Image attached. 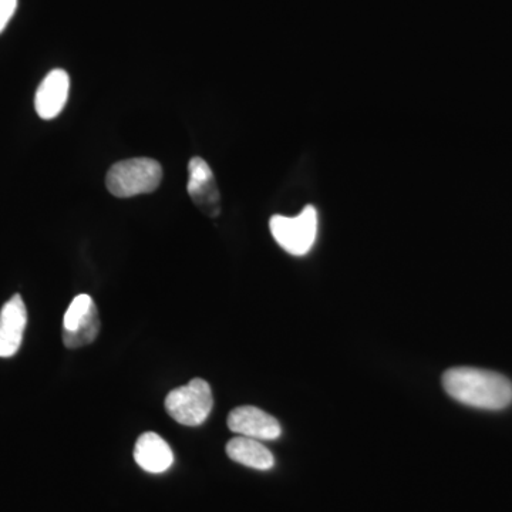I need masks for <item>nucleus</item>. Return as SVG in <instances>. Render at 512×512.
Wrapping results in <instances>:
<instances>
[{"label":"nucleus","mask_w":512,"mask_h":512,"mask_svg":"<svg viewBox=\"0 0 512 512\" xmlns=\"http://www.w3.org/2000/svg\"><path fill=\"white\" fill-rule=\"evenodd\" d=\"M443 387L456 402L481 410H503L512 403L507 377L476 367H453L443 375Z\"/></svg>","instance_id":"1"},{"label":"nucleus","mask_w":512,"mask_h":512,"mask_svg":"<svg viewBox=\"0 0 512 512\" xmlns=\"http://www.w3.org/2000/svg\"><path fill=\"white\" fill-rule=\"evenodd\" d=\"M163 167L148 157L119 161L110 168L106 177L107 190L117 198H131L151 194L160 187Z\"/></svg>","instance_id":"2"},{"label":"nucleus","mask_w":512,"mask_h":512,"mask_svg":"<svg viewBox=\"0 0 512 512\" xmlns=\"http://www.w3.org/2000/svg\"><path fill=\"white\" fill-rule=\"evenodd\" d=\"M214 407V396L210 384L204 379H192L190 383L177 387L165 397V410L171 419L187 427L205 423Z\"/></svg>","instance_id":"3"},{"label":"nucleus","mask_w":512,"mask_h":512,"mask_svg":"<svg viewBox=\"0 0 512 512\" xmlns=\"http://www.w3.org/2000/svg\"><path fill=\"white\" fill-rule=\"evenodd\" d=\"M276 244L293 256L309 254L318 237V211L312 205L296 217L274 215L269 221Z\"/></svg>","instance_id":"4"},{"label":"nucleus","mask_w":512,"mask_h":512,"mask_svg":"<svg viewBox=\"0 0 512 512\" xmlns=\"http://www.w3.org/2000/svg\"><path fill=\"white\" fill-rule=\"evenodd\" d=\"M101 328L99 311L92 296L82 293L70 303L63 318V343L67 349L92 345Z\"/></svg>","instance_id":"5"},{"label":"nucleus","mask_w":512,"mask_h":512,"mask_svg":"<svg viewBox=\"0 0 512 512\" xmlns=\"http://www.w3.org/2000/svg\"><path fill=\"white\" fill-rule=\"evenodd\" d=\"M188 195L195 207L210 218L221 214V194L210 164L201 157H192L188 163Z\"/></svg>","instance_id":"6"},{"label":"nucleus","mask_w":512,"mask_h":512,"mask_svg":"<svg viewBox=\"0 0 512 512\" xmlns=\"http://www.w3.org/2000/svg\"><path fill=\"white\" fill-rule=\"evenodd\" d=\"M228 427L238 436L259 441L276 440L282 434L279 421L254 406H242L232 410L228 416Z\"/></svg>","instance_id":"7"},{"label":"nucleus","mask_w":512,"mask_h":512,"mask_svg":"<svg viewBox=\"0 0 512 512\" xmlns=\"http://www.w3.org/2000/svg\"><path fill=\"white\" fill-rule=\"evenodd\" d=\"M28 311L22 296L15 295L0 311V357L15 356L22 346Z\"/></svg>","instance_id":"8"},{"label":"nucleus","mask_w":512,"mask_h":512,"mask_svg":"<svg viewBox=\"0 0 512 512\" xmlns=\"http://www.w3.org/2000/svg\"><path fill=\"white\" fill-rule=\"evenodd\" d=\"M70 93V77L62 69L52 70L40 83L35 97L40 119L53 120L62 113Z\"/></svg>","instance_id":"9"},{"label":"nucleus","mask_w":512,"mask_h":512,"mask_svg":"<svg viewBox=\"0 0 512 512\" xmlns=\"http://www.w3.org/2000/svg\"><path fill=\"white\" fill-rule=\"evenodd\" d=\"M134 460L147 473L163 474L173 466L174 454L163 437L147 431L138 437L134 447Z\"/></svg>","instance_id":"10"},{"label":"nucleus","mask_w":512,"mask_h":512,"mask_svg":"<svg viewBox=\"0 0 512 512\" xmlns=\"http://www.w3.org/2000/svg\"><path fill=\"white\" fill-rule=\"evenodd\" d=\"M225 450L232 461L254 470L268 471L275 466L274 454L259 440L238 436L228 441Z\"/></svg>","instance_id":"11"},{"label":"nucleus","mask_w":512,"mask_h":512,"mask_svg":"<svg viewBox=\"0 0 512 512\" xmlns=\"http://www.w3.org/2000/svg\"><path fill=\"white\" fill-rule=\"evenodd\" d=\"M18 8V0H0V33L5 30Z\"/></svg>","instance_id":"12"}]
</instances>
